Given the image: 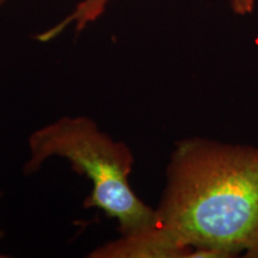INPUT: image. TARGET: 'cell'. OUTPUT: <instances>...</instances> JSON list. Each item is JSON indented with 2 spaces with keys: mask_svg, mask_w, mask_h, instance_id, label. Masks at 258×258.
I'll return each instance as SVG.
<instances>
[{
  "mask_svg": "<svg viewBox=\"0 0 258 258\" xmlns=\"http://www.w3.org/2000/svg\"><path fill=\"white\" fill-rule=\"evenodd\" d=\"M8 2V0H0V6H2L3 4H4V3H6Z\"/></svg>",
  "mask_w": 258,
  "mask_h": 258,
  "instance_id": "obj_6",
  "label": "cell"
},
{
  "mask_svg": "<svg viewBox=\"0 0 258 258\" xmlns=\"http://www.w3.org/2000/svg\"><path fill=\"white\" fill-rule=\"evenodd\" d=\"M0 257H3V256H0Z\"/></svg>",
  "mask_w": 258,
  "mask_h": 258,
  "instance_id": "obj_7",
  "label": "cell"
},
{
  "mask_svg": "<svg viewBox=\"0 0 258 258\" xmlns=\"http://www.w3.org/2000/svg\"><path fill=\"white\" fill-rule=\"evenodd\" d=\"M0 198H2V194H0ZM3 237H4V231H3L2 227H0V240L3 239Z\"/></svg>",
  "mask_w": 258,
  "mask_h": 258,
  "instance_id": "obj_5",
  "label": "cell"
},
{
  "mask_svg": "<svg viewBox=\"0 0 258 258\" xmlns=\"http://www.w3.org/2000/svg\"><path fill=\"white\" fill-rule=\"evenodd\" d=\"M156 211L184 246L218 258H258V147L199 137L177 141Z\"/></svg>",
  "mask_w": 258,
  "mask_h": 258,
  "instance_id": "obj_1",
  "label": "cell"
},
{
  "mask_svg": "<svg viewBox=\"0 0 258 258\" xmlns=\"http://www.w3.org/2000/svg\"><path fill=\"white\" fill-rule=\"evenodd\" d=\"M109 3L110 0H82L67 17L48 30L41 32L37 40L41 42L53 40L71 25H74L77 31L84 30L90 23L104 14ZM230 4L235 15L246 16L253 12L256 0H230Z\"/></svg>",
  "mask_w": 258,
  "mask_h": 258,
  "instance_id": "obj_4",
  "label": "cell"
},
{
  "mask_svg": "<svg viewBox=\"0 0 258 258\" xmlns=\"http://www.w3.org/2000/svg\"><path fill=\"white\" fill-rule=\"evenodd\" d=\"M191 247L184 246L160 224L132 234H120L117 239L96 247L91 258H190Z\"/></svg>",
  "mask_w": 258,
  "mask_h": 258,
  "instance_id": "obj_3",
  "label": "cell"
},
{
  "mask_svg": "<svg viewBox=\"0 0 258 258\" xmlns=\"http://www.w3.org/2000/svg\"><path fill=\"white\" fill-rule=\"evenodd\" d=\"M29 158L23 171L36 173L50 158H64L72 169L88 177L92 191L85 208L102 209L117 220L120 234H132L159 225L156 208L138 198L129 183L134 166L132 150L112 139L86 116H63L36 129L28 139Z\"/></svg>",
  "mask_w": 258,
  "mask_h": 258,
  "instance_id": "obj_2",
  "label": "cell"
}]
</instances>
